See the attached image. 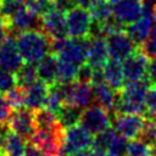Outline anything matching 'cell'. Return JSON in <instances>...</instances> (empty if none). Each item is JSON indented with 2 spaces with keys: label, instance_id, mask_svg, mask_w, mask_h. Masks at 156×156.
<instances>
[{
  "label": "cell",
  "instance_id": "obj_1",
  "mask_svg": "<svg viewBox=\"0 0 156 156\" xmlns=\"http://www.w3.org/2000/svg\"><path fill=\"white\" fill-rule=\"evenodd\" d=\"M150 85L147 78L135 82H126L123 88L118 91L115 104V113H145L144 99Z\"/></svg>",
  "mask_w": 156,
  "mask_h": 156
},
{
  "label": "cell",
  "instance_id": "obj_2",
  "mask_svg": "<svg viewBox=\"0 0 156 156\" xmlns=\"http://www.w3.org/2000/svg\"><path fill=\"white\" fill-rule=\"evenodd\" d=\"M16 44L24 62L37 65L51 52V39L43 30H26L16 35Z\"/></svg>",
  "mask_w": 156,
  "mask_h": 156
},
{
  "label": "cell",
  "instance_id": "obj_3",
  "mask_svg": "<svg viewBox=\"0 0 156 156\" xmlns=\"http://www.w3.org/2000/svg\"><path fill=\"white\" fill-rule=\"evenodd\" d=\"M89 38H57L51 40V52L60 60L67 61L76 66L87 62Z\"/></svg>",
  "mask_w": 156,
  "mask_h": 156
},
{
  "label": "cell",
  "instance_id": "obj_4",
  "mask_svg": "<svg viewBox=\"0 0 156 156\" xmlns=\"http://www.w3.org/2000/svg\"><path fill=\"white\" fill-rule=\"evenodd\" d=\"M63 128L56 129H35L28 140L40 149L45 156H62Z\"/></svg>",
  "mask_w": 156,
  "mask_h": 156
},
{
  "label": "cell",
  "instance_id": "obj_5",
  "mask_svg": "<svg viewBox=\"0 0 156 156\" xmlns=\"http://www.w3.org/2000/svg\"><path fill=\"white\" fill-rule=\"evenodd\" d=\"M61 84L63 90L65 104H71L83 110L94 102L91 83L73 80L71 83H61Z\"/></svg>",
  "mask_w": 156,
  "mask_h": 156
},
{
  "label": "cell",
  "instance_id": "obj_6",
  "mask_svg": "<svg viewBox=\"0 0 156 156\" xmlns=\"http://www.w3.org/2000/svg\"><path fill=\"white\" fill-rule=\"evenodd\" d=\"M111 123L112 118L110 117V112L96 104L83 108L79 119V124L93 135L105 130Z\"/></svg>",
  "mask_w": 156,
  "mask_h": 156
},
{
  "label": "cell",
  "instance_id": "obj_7",
  "mask_svg": "<svg viewBox=\"0 0 156 156\" xmlns=\"http://www.w3.org/2000/svg\"><path fill=\"white\" fill-rule=\"evenodd\" d=\"M67 35L71 38H88L93 17L90 12L80 6L68 10L66 13Z\"/></svg>",
  "mask_w": 156,
  "mask_h": 156
},
{
  "label": "cell",
  "instance_id": "obj_8",
  "mask_svg": "<svg viewBox=\"0 0 156 156\" xmlns=\"http://www.w3.org/2000/svg\"><path fill=\"white\" fill-rule=\"evenodd\" d=\"M108 55L111 58L117 61H123L133 52L138 50V45L130 39V37L126 33V30H117L107 34L106 37Z\"/></svg>",
  "mask_w": 156,
  "mask_h": 156
},
{
  "label": "cell",
  "instance_id": "obj_9",
  "mask_svg": "<svg viewBox=\"0 0 156 156\" xmlns=\"http://www.w3.org/2000/svg\"><path fill=\"white\" fill-rule=\"evenodd\" d=\"M93 145V135L82 126H72L63 129L62 138V156L67 152L88 150Z\"/></svg>",
  "mask_w": 156,
  "mask_h": 156
},
{
  "label": "cell",
  "instance_id": "obj_10",
  "mask_svg": "<svg viewBox=\"0 0 156 156\" xmlns=\"http://www.w3.org/2000/svg\"><path fill=\"white\" fill-rule=\"evenodd\" d=\"M7 124L12 132L21 135L23 139L28 141L35 132L34 112L26 106L12 110Z\"/></svg>",
  "mask_w": 156,
  "mask_h": 156
},
{
  "label": "cell",
  "instance_id": "obj_11",
  "mask_svg": "<svg viewBox=\"0 0 156 156\" xmlns=\"http://www.w3.org/2000/svg\"><path fill=\"white\" fill-rule=\"evenodd\" d=\"M146 117L140 113H115L112 119L113 128L126 139H135L139 136Z\"/></svg>",
  "mask_w": 156,
  "mask_h": 156
},
{
  "label": "cell",
  "instance_id": "obj_12",
  "mask_svg": "<svg viewBox=\"0 0 156 156\" xmlns=\"http://www.w3.org/2000/svg\"><path fill=\"white\" fill-rule=\"evenodd\" d=\"M9 37H15L26 30H41V16L32 12L27 7L20 10L7 20Z\"/></svg>",
  "mask_w": 156,
  "mask_h": 156
},
{
  "label": "cell",
  "instance_id": "obj_13",
  "mask_svg": "<svg viewBox=\"0 0 156 156\" xmlns=\"http://www.w3.org/2000/svg\"><path fill=\"white\" fill-rule=\"evenodd\" d=\"M41 30L52 40L57 38L68 37L66 26V15L63 11L52 6L44 15H41Z\"/></svg>",
  "mask_w": 156,
  "mask_h": 156
},
{
  "label": "cell",
  "instance_id": "obj_14",
  "mask_svg": "<svg viewBox=\"0 0 156 156\" xmlns=\"http://www.w3.org/2000/svg\"><path fill=\"white\" fill-rule=\"evenodd\" d=\"M112 12L113 17L126 27L143 16L144 2L143 0H117L112 4Z\"/></svg>",
  "mask_w": 156,
  "mask_h": 156
},
{
  "label": "cell",
  "instance_id": "obj_15",
  "mask_svg": "<svg viewBox=\"0 0 156 156\" xmlns=\"http://www.w3.org/2000/svg\"><path fill=\"white\" fill-rule=\"evenodd\" d=\"M149 66V57L139 48L135 52L122 61L126 82H135L145 78Z\"/></svg>",
  "mask_w": 156,
  "mask_h": 156
},
{
  "label": "cell",
  "instance_id": "obj_16",
  "mask_svg": "<svg viewBox=\"0 0 156 156\" xmlns=\"http://www.w3.org/2000/svg\"><path fill=\"white\" fill-rule=\"evenodd\" d=\"M23 63L24 61L17 48L16 39L7 37L0 44V66L16 73Z\"/></svg>",
  "mask_w": 156,
  "mask_h": 156
},
{
  "label": "cell",
  "instance_id": "obj_17",
  "mask_svg": "<svg viewBox=\"0 0 156 156\" xmlns=\"http://www.w3.org/2000/svg\"><path fill=\"white\" fill-rule=\"evenodd\" d=\"M108 49L105 37H90L88 46L87 63L93 69H102L108 61Z\"/></svg>",
  "mask_w": 156,
  "mask_h": 156
},
{
  "label": "cell",
  "instance_id": "obj_18",
  "mask_svg": "<svg viewBox=\"0 0 156 156\" xmlns=\"http://www.w3.org/2000/svg\"><path fill=\"white\" fill-rule=\"evenodd\" d=\"M22 89L24 93V106L26 107H28L32 111H37L45 106L48 91H49V84L38 79L30 85L22 88Z\"/></svg>",
  "mask_w": 156,
  "mask_h": 156
},
{
  "label": "cell",
  "instance_id": "obj_19",
  "mask_svg": "<svg viewBox=\"0 0 156 156\" xmlns=\"http://www.w3.org/2000/svg\"><path fill=\"white\" fill-rule=\"evenodd\" d=\"M93 85V94H94V102L100 107L105 108L110 113H115V104H116V90H113L105 79L91 82Z\"/></svg>",
  "mask_w": 156,
  "mask_h": 156
},
{
  "label": "cell",
  "instance_id": "obj_20",
  "mask_svg": "<svg viewBox=\"0 0 156 156\" xmlns=\"http://www.w3.org/2000/svg\"><path fill=\"white\" fill-rule=\"evenodd\" d=\"M154 23L155 20L151 13H143V16L139 20L126 26L124 30L136 45H141L147 39Z\"/></svg>",
  "mask_w": 156,
  "mask_h": 156
},
{
  "label": "cell",
  "instance_id": "obj_21",
  "mask_svg": "<svg viewBox=\"0 0 156 156\" xmlns=\"http://www.w3.org/2000/svg\"><path fill=\"white\" fill-rule=\"evenodd\" d=\"M38 78L46 84L51 85L57 80V69H58V57L54 52H49L44 56L37 65Z\"/></svg>",
  "mask_w": 156,
  "mask_h": 156
},
{
  "label": "cell",
  "instance_id": "obj_22",
  "mask_svg": "<svg viewBox=\"0 0 156 156\" xmlns=\"http://www.w3.org/2000/svg\"><path fill=\"white\" fill-rule=\"evenodd\" d=\"M102 74L105 82L116 91H119L126 84V77L121 61L113 58L108 60L102 67Z\"/></svg>",
  "mask_w": 156,
  "mask_h": 156
},
{
  "label": "cell",
  "instance_id": "obj_23",
  "mask_svg": "<svg viewBox=\"0 0 156 156\" xmlns=\"http://www.w3.org/2000/svg\"><path fill=\"white\" fill-rule=\"evenodd\" d=\"M82 111H83L82 108H79V107H77L74 105L63 104L61 106V108L56 113L60 126L63 129H66V128H69L72 126L78 124L79 123V119H80Z\"/></svg>",
  "mask_w": 156,
  "mask_h": 156
},
{
  "label": "cell",
  "instance_id": "obj_24",
  "mask_svg": "<svg viewBox=\"0 0 156 156\" xmlns=\"http://www.w3.org/2000/svg\"><path fill=\"white\" fill-rule=\"evenodd\" d=\"M34 121H35V129H56L61 127L56 113L48 108L37 110L34 112Z\"/></svg>",
  "mask_w": 156,
  "mask_h": 156
},
{
  "label": "cell",
  "instance_id": "obj_25",
  "mask_svg": "<svg viewBox=\"0 0 156 156\" xmlns=\"http://www.w3.org/2000/svg\"><path fill=\"white\" fill-rule=\"evenodd\" d=\"M27 144L26 139H23L21 135L16 134L15 132L10 130L5 146H4V156H23L26 151Z\"/></svg>",
  "mask_w": 156,
  "mask_h": 156
},
{
  "label": "cell",
  "instance_id": "obj_26",
  "mask_svg": "<svg viewBox=\"0 0 156 156\" xmlns=\"http://www.w3.org/2000/svg\"><path fill=\"white\" fill-rule=\"evenodd\" d=\"M65 104V98H63V90H62V84L61 83H54L49 85V91H48V98L45 102V108L57 113V111L61 108V106Z\"/></svg>",
  "mask_w": 156,
  "mask_h": 156
},
{
  "label": "cell",
  "instance_id": "obj_27",
  "mask_svg": "<svg viewBox=\"0 0 156 156\" xmlns=\"http://www.w3.org/2000/svg\"><path fill=\"white\" fill-rule=\"evenodd\" d=\"M16 79H17V87L20 88H26L38 80V72H37V66L34 63H23L21 68L16 72Z\"/></svg>",
  "mask_w": 156,
  "mask_h": 156
},
{
  "label": "cell",
  "instance_id": "obj_28",
  "mask_svg": "<svg viewBox=\"0 0 156 156\" xmlns=\"http://www.w3.org/2000/svg\"><path fill=\"white\" fill-rule=\"evenodd\" d=\"M93 20L98 21V22H106L110 18L113 17V12H112V4L107 0H98L95 2V5L89 10Z\"/></svg>",
  "mask_w": 156,
  "mask_h": 156
},
{
  "label": "cell",
  "instance_id": "obj_29",
  "mask_svg": "<svg viewBox=\"0 0 156 156\" xmlns=\"http://www.w3.org/2000/svg\"><path fill=\"white\" fill-rule=\"evenodd\" d=\"M117 130L115 128H106L105 130L95 134V136H93V145L91 147L95 150H101V151H107L110 144L112 143V140L116 138L117 135Z\"/></svg>",
  "mask_w": 156,
  "mask_h": 156
},
{
  "label": "cell",
  "instance_id": "obj_30",
  "mask_svg": "<svg viewBox=\"0 0 156 156\" xmlns=\"http://www.w3.org/2000/svg\"><path fill=\"white\" fill-rule=\"evenodd\" d=\"M78 67L67 61L58 58V69H57V80L56 83H71L77 79Z\"/></svg>",
  "mask_w": 156,
  "mask_h": 156
},
{
  "label": "cell",
  "instance_id": "obj_31",
  "mask_svg": "<svg viewBox=\"0 0 156 156\" xmlns=\"http://www.w3.org/2000/svg\"><path fill=\"white\" fill-rule=\"evenodd\" d=\"M152 146L140 139H132L127 146L126 156H151Z\"/></svg>",
  "mask_w": 156,
  "mask_h": 156
},
{
  "label": "cell",
  "instance_id": "obj_32",
  "mask_svg": "<svg viewBox=\"0 0 156 156\" xmlns=\"http://www.w3.org/2000/svg\"><path fill=\"white\" fill-rule=\"evenodd\" d=\"M24 0H1L0 5V15L4 16L6 20L12 17L20 10L24 9Z\"/></svg>",
  "mask_w": 156,
  "mask_h": 156
},
{
  "label": "cell",
  "instance_id": "obj_33",
  "mask_svg": "<svg viewBox=\"0 0 156 156\" xmlns=\"http://www.w3.org/2000/svg\"><path fill=\"white\" fill-rule=\"evenodd\" d=\"M140 140L145 141L149 145H154L156 144V121L152 118H147L145 119L144 127L139 134Z\"/></svg>",
  "mask_w": 156,
  "mask_h": 156
},
{
  "label": "cell",
  "instance_id": "obj_34",
  "mask_svg": "<svg viewBox=\"0 0 156 156\" xmlns=\"http://www.w3.org/2000/svg\"><path fill=\"white\" fill-rule=\"evenodd\" d=\"M15 87H17L16 73L0 66V93L5 94Z\"/></svg>",
  "mask_w": 156,
  "mask_h": 156
},
{
  "label": "cell",
  "instance_id": "obj_35",
  "mask_svg": "<svg viewBox=\"0 0 156 156\" xmlns=\"http://www.w3.org/2000/svg\"><path fill=\"white\" fill-rule=\"evenodd\" d=\"M144 106H145V117L156 119V87L155 85H150L149 89L146 90Z\"/></svg>",
  "mask_w": 156,
  "mask_h": 156
},
{
  "label": "cell",
  "instance_id": "obj_36",
  "mask_svg": "<svg viewBox=\"0 0 156 156\" xmlns=\"http://www.w3.org/2000/svg\"><path fill=\"white\" fill-rule=\"evenodd\" d=\"M127 146H128L127 139L124 136H122L121 134H117L116 138L110 144L106 154L108 156H126V154H127Z\"/></svg>",
  "mask_w": 156,
  "mask_h": 156
},
{
  "label": "cell",
  "instance_id": "obj_37",
  "mask_svg": "<svg viewBox=\"0 0 156 156\" xmlns=\"http://www.w3.org/2000/svg\"><path fill=\"white\" fill-rule=\"evenodd\" d=\"M5 98L12 110L24 107V93H23L22 88L15 87L13 89L5 93Z\"/></svg>",
  "mask_w": 156,
  "mask_h": 156
},
{
  "label": "cell",
  "instance_id": "obj_38",
  "mask_svg": "<svg viewBox=\"0 0 156 156\" xmlns=\"http://www.w3.org/2000/svg\"><path fill=\"white\" fill-rule=\"evenodd\" d=\"M24 5L32 12L41 16L54 6V2L49 0H24Z\"/></svg>",
  "mask_w": 156,
  "mask_h": 156
},
{
  "label": "cell",
  "instance_id": "obj_39",
  "mask_svg": "<svg viewBox=\"0 0 156 156\" xmlns=\"http://www.w3.org/2000/svg\"><path fill=\"white\" fill-rule=\"evenodd\" d=\"M140 49L147 57L156 56V22L154 23L147 39L140 45Z\"/></svg>",
  "mask_w": 156,
  "mask_h": 156
},
{
  "label": "cell",
  "instance_id": "obj_40",
  "mask_svg": "<svg viewBox=\"0 0 156 156\" xmlns=\"http://www.w3.org/2000/svg\"><path fill=\"white\" fill-rule=\"evenodd\" d=\"M11 112H12V108L9 105L5 95L0 93V123H7Z\"/></svg>",
  "mask_w": 156,
  "mask_h": 156
},
{
  "label": "cell",
  "instance_id": "obj_41",
  "mask_svg": "<svg viewBox=\"0 0 156 156\" xmlns=\"http://www.w3.org/2000/svg\"><path fill=\"white\" fill-rule=\"evenodd\" d=\"M94 74V69L85 62L83 65H80L78 67V72H77V79L76 80H82V82H91Z\"/></svg>",
  "mask_w": 156,
  "mask_h": 156
},
{
  "label": "cell",
  "instance_id": "obj_42",
  "mask_svg": "<svg viewBox=\"0 0 156 156\" xmlns=\"http://www.w3.org/2000/svg\"><path fill=\"white\" fill-rule=\"evenodd\" d=\"M146 76H147L146 78L150 82V84L156 87V56L151 57V61L149 62V66H147Z\"/></svg>",
  "mask_w": 156,
  "mask_h": 156
},
{
  "label": "cell",
  "instance_id": "obj_43",
  "mask_svg": "<svg viewBox=\"0 0 156 156\" xmlns=\"http://www.w3.org/2000/svg\"><path fill=\"white\" fill-rule=\"evenodd\" d=\"M52 2L55 7H57L63 12H67L68 10L77 6V0H54Z\"/></svg>",
  "mask_w": 156,
  "mask_h": 156
},
{
  "label": "cell",
  "instance_id": "obj_44",
  "mask_svg": "<svg viewBox=\"0 0 156 156\" xmlns=\"http://www.w3.org/2000/svg\"><path fill=\"white\" fill-rule=\"evenodd\" d=\"M10 127L7 123H0V156H4V146L7 139V135L10 133Z\"/></svg>",
  "mask_w": 156,
  "mask_h": 156
},
{
  "label": "cell",
  "instance_id": "obj_45",
  "mask_svg": "<svg viewBox=\"0 0 156 156\" xmlns=\"http://www.w3.org/2000/svg\"><path fill=\"white\" fill-rule=\"evenodd\" d=\"M9 37V23L7 20L0 15V44Z\"/></svg>",
  "mask_w": 156,
  "mask_h": 156
},
{
  "label": "cell",
  "instance_id": "obj_46",
  "mask_svg": "<svg viewBox=\"0 0 156 156\" xmlns=\"http://www.w3.org/2000/svg\"><path fill=\"white\" fill-rule=\"evenodd\" d=\"M23 156H45V155L34 144H32L30 141H28V145L26 147V151H24V155Z\"/></svg>",
  "mask_w": 156,
  "mask_h": 156
},
{
  "label": "cell",
  "instance_id": "obj_47",
  "mask_svg": "<svg viewBox=\"0 0 156 156\" xmlns=\"http://www.w3.org/2000/svg\"><path fill=\"white\" fill-rule=\"evenodd\" d=\"M96 1L98 0H77V6H80V7H83V9L89 11L95 5Z\"/></svg>",
  "mask_w": 156,
  "mask_h": 156
},
{
  "label": "cell",
  "instance_id": "obj_48",
  "mask_svg": "<svg viewBox=\"0 0 156 156\" xmlns=\"http://www.w3.org/2000/svg\"><path fill=\"white\" fill-rule=\"evenodd\" d=\"M88 152H89V149H88V150H78V151L67 152V154H65L63 156H87Z\"/></svg>",
  "mask_w": 156,
  "mask_h": 156
},
{
  "label": "cell",
  "instance_id": "obj_49",
  "mask_svg": "<svg viewBox=\"0 0 156 156\" xmlns=\"http://www.w3.org/2000/svg\"><path fill=\"white\" fill-rule=\"evenodd\" d=\"M87 156H108V155H107L105 151L93 149V150H89V152H88V155H87Z\"/></svg>",
  "mask_w": 156,
  "mask_h": 156
},
{
  "label": "cell",
  "instance_id": "obj_50",
  "mask_svg": "<svg viewBox=\"0 0 156 156\" xmlns=\"http://www.w3.org/2000/svg\"><path fill=\"white\" fill-rule=\"evenodd\" d=\"M107 1H110V2H111V4H113V2H116V1H117V0H107Z\"/></svg>",
  "mask_w": 156,
  "mask_h": 156
},
{
  "label": "cell",
  "instance_id": "obj_51",
  "mask_svg": "<svg viewBox=\"0 0 156 156\" xmlns=\"http://www.w3.org/2000/svg\"><path fill=\"white\" fill-rule=\"evenodd\" d=\"M0 5H1V0H0Z\"/></svg>",
  "mask_w": 156,
  "mask_h": 156
},
{
  "label": "cell",
  "instance_id": "obj_52",
  "mask_svg": "<svg viewBox=\"0 0 156 156\" xmlns=\"http://www.w3.org/2000/svg\"><path fill=\"white\" fill-rule=\"evenodd\" d=\"M49 1H54V0H49Z\"/></svg>",
  "mask_w": 156,
  "mask_h": 156
},
{
  "label": "cell",
  "instance_id": "obj_53",
  "mask_svg": "<svg viewBox=\"0 0 156 156\" xmlns=\"http://www.w3.org/2000/svg\"><path fill=\"white\" fill-rule=\"evenodd\" d=\"M155 121H156V119H155Z\"/></svg>",
  "mask_w": 156,
  "mask_h": 156
}]
</instances>
